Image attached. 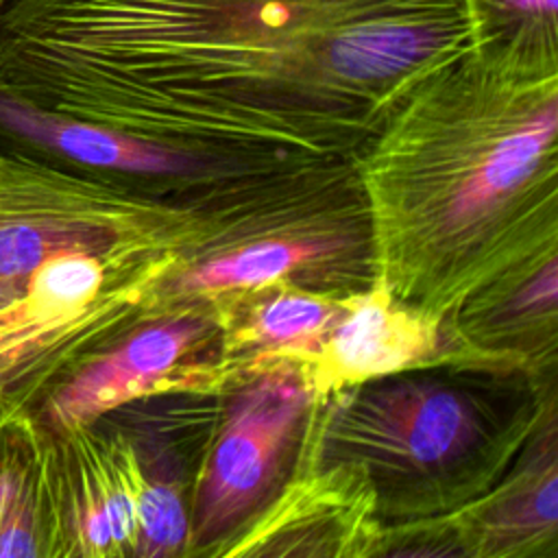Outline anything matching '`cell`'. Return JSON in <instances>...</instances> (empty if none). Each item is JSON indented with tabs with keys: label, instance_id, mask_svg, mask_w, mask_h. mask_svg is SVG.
<instances>
[{
	"label": "cell",
	"instance_id": "1",
	"mask_svg": "<svg viewBox=\"0 0 558 558\" xmlns=\"http://www.w3.org/2000/svg\"><path fill=\"white\" fill-rule=\"evenodd\" d=\"M471 48L469 0H7L0 92L109 126L148 107L395 109Z\"/></svg>",
	"mask_w": 558,
	"mask_h": 558
},
{
	"label": "cell",
	"instance_id": "2",
	"mask_svg": "<svg viewBox=\"0 0 558 558\" xmlns=\"http://www.w3.org/2000/svg\"><path fill=\"white\" fill-rule=\"evenodd\" d=\"M305 403L303 386L286 371L264 375L233 401L198 493L201 538L229 527L262 495Z\"/></svg>",
	"mask_w": 558,
	"mask_h": 558
},
{
	"label": "cell",
	"instance_id": "3",
	"mask_svg": "<svg viewBox=\"0 0 558 558\" xmlns=\"http://www.w3.org/2000/svg\"><path fill=\"white\" fill-rule=\"evenodd\" d=\"M194 320H170L129 336L116 349L87 360L44 403V425L57 434L85 429L100 414L144 395L166 377L198 338Z\"/></svg>",
	"mask_w": 558,
	"mask_h": 558
},
{
	"label": "cell",
	"instance_id": "4",
	"mask_svg": "<svg viewBox=\"0 0 558 558\" xmlns=\"http://www.w3.org/2000/svg\"><path fill=\"white\" fill-rule=\"evenodd\" d=\"M477 418L466 399L434 384H401L364 399L351 416L353 440L408 464H438L466 449Z\"/></svg>",
	"mask_w": 558,
	"mask_h": 558
},
{
	"label": "cell",
	"instance_id": "5",
	"mask_svg": "<svg viewBox=\"0 0 558 558\" xmlns=\"http://www.w3.org/2000/svg\"><path fill=\"white\" fill-rule=\"evenodd\" d=\"M54 453L31 408L0 427V558L65 554Z\"/></svg>",
	"mask_w": 558,
	"mask_h": 558
},
{
	"label": "cell",
	"instance_id": "6",
	"mask_svg": "<svg viewBox=\"0 0 558 558\" xmlns=\"http://www.w3.org/2000/svg\"><path fill=\"white\" fill-rule=\"evenodd\" d=\"M429 349L418 323L395 312L381 292L362 296L340 312L329 327L323 355V379L351 384L386 375Z\"/></svg>",
	"mask_w": 558,
	"mask_h": 558
},
{
	"label": "cell",
	"instance_id": "7",
	"mask_svg": "<svg viewBox=\"0 0 558 558\" xmlns=\"http://www.w3.org/2000/svg\"><path fill=\"white\" fill-rule=\"evenodd\" d=\"M475 48L556 70L558 0H469Z\"/></svg>",
	"mask_w": 558,
	"mask_h": 558
},
{
	"label": "cell",
	"instance_id": "8",
	"mask_svg": "<svg viewBox=\"0 0 558 558\" xmlns=\"http://www.w3.org/2000/svg\"><path fill=\"white\" fill-rule=\"evenodd\" d=\"M50 214H100L96 201L76 181L48 166L7 155L0 163V225Z\"/></svg>",
	"mask_w": 558,
	"mask_h": 558
},
{
	"label": "cell",
	"instance_id": "9",
	"mask_svg": "<svg viewBox=\"0 0 558 558\" xmlns=\"http://www.w3.org/2000/svg\"><path fill=\"white\" fill-rule=\"evenodd\" d=\"M323 251L312 240H264L218 255L183 277L190 290H231L270 283Z\"/></svg>",
	"mask_w": 558,
	"mask_h": 558
},
{
	"label": "cell",
	"instance_id": "10",
	"mask_svg": "<svg viewBox=\"0 0 558 558\" xmlns=\"http://www.w3.org/2000/svg\"><path fill=\"white\" fill-rule=\"evenodd\" d=\"M340 312L338 305L312 294H279L257 307L248 338L272 349H307L320 342Z\"/></svg>",
	"mask_w": 558,
	"mask_h": 558
},
{
	"label": "cell",
	"instance_id": "11",
	"mask_svg": "<svg viewBox=\"0 0 558 558\" xmlns=\"http://www.w3.org/2000/svg\"><path fill=\"white\" fill-rule=\"evenodd\" d=\"M137 501V551L146 556L172 554L181 547L187 530L183 504L166 484H146L135 493Z\"/></svg>",
	"mask_w": 558,
	"mask_h": 558
},
{
	"label": "cell",
	"instance_id": "12",
	"mask_svg": "<svg viewBox=\"0 0 558 558\" xmlns=\"http://www.w3.org/2000/svg\"><path fill=\"white\" fill-rule=\"evenodd\" d=\"M558 296V277H556V262H547V266L523 288L519 294L521 307H545L554 305Z\"/></svg>",
	"mask_w": 558,
	"mask_h": 558
},
{
	"label": "cell",
	"instance_id": "13",
	"mask_svg": "<svg viewBox=\"0 0 558 558\" xmlns=\"http://www.w3.org/2000/svg\"><path fill=\"white\" fill-rule=\"evenodd\" d=\"M46 379H31L24 381L20 386H11V388H0V427L4 423H9L15 414H20L22 410L31 408L33 397L44 388Z\"/></svg>",
	"mask_w": 558,
	"mask_h": 558
},
{
	"label": "cell",
	"instance_id": "14",
	"mask_svg": "<svg viewBox=\"0 0 558 558\" xmlns=\"http://www.w3.org/2000/svg\"><path fill=\"white\" fill-rule=\"evenodd\" d=\"M4 4H7V0H0V15H2V11H4Z\"/></svg>",
	"mask_w": 558,
	"mask_h": 558
},
{
	"label": "cell",
	"instance_id": "15",
	"mask_svg": "<svg viewBox=\"0 0 558 558\" xmlns=\"http://www.w3.org/2000/svg\"><path fill=\"white\" fill-rule=\"evenodd\" d=\"M4 159H7V155H4V153H0V163H2Z\"/></svg>",
	"mask_w": 558,
	"mask_h": 558
}]
</instances>
